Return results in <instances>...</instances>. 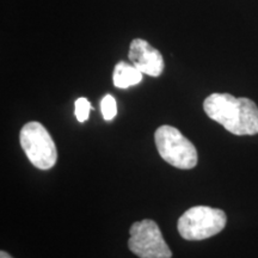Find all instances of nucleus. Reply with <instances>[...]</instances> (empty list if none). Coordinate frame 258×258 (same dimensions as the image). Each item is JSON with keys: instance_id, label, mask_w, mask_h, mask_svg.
Wrapping results in <instances>:
<instances>
[{"instance_id": "0eeeda50", "label": "nucleus", "mask_w": 258, "mask_h": 258, "mask_svg": "<svg viewBox=\"0 0 258 258\" xmlns=\"http://www.w3.org/2000/svg\"><path fill=\"white\" fill-rule=\"evenodd\" d=\"M143 74L144 73L140 72L134 64H129L121 61L115 66L112 82H114L116 88L127 89L140 83L143 80Z\"/></svg>"}, {"instance_id": "20e7f679", "label": "nucleus", "mask_w": 258, "mask_h": 258, "mask_svg": "<svg viewBox=\"0 0 258 258\" xmlns=\"http://www.w3.org/2000/svg\"><path fill=\"white\" fill-rule=\"evenodd\" d=\"M21 146L28 159L40 170H49L55 165L57 151L50 134L40 122L24 124L19 134Z\"/></svg>"}, {"instance_id": "9d476101", "label": "nucleus", "mask_w": 258, "mask_h": 258, "mask_svg": "<svg viewBox=\"0 0 258 258\" xmlns=\"http://www.w3.org/2000/svg\"><path fill=\"white\" fill-rule=\"evenodd\" d=\"M0 258H12V257L10 256L8 252H5V251H2V252H0Z\"/></svg>"}, {"instance_id": "7ed1b4c3", "label": "nucleus", "mask_w": 258, "mask_h": 258, "mask_svg": "<svg viewBox=\"0 0 258 258\" xmlns=\"http://www.w3.org/2000/svg\"><path fill=\"white\" fill-rule=\"evenodd\" d=\"M160 157L170 165L190 170L198 165V151L191 141L172 125H160L154 134Z\"/></svg>"}, {"instance_id": "423d86ee", "label": "nucleus", "mask_w": 258, "mask_h": 258, "mask_svg": "<svg viewBox=\"0 0 258 258\" xmlns=\"http://www.w3.org/2000/svg\"><path fill=\"white\" fill-rule=\"evenodd\" d=\"M128 57L140 72L151 77H159L165 67L160 51L143 38L132 41Z\"/></svg>"}, {"instance_id": "39448f33", "label": "nucleus", "mask_w": 258, "mask_h": 258, "mask_svg": "<svg viewBox=\"0 0 258 258\" xmlns=\"http://www.w3.org/2000/svg\"><path fill=\"white\" fill-rule=\"evenodd\" d=\"M128 247L139 258H171L172 252L167 246L157 222L150 219L137 221L129 230Z\"/></svg>"}, {"instance_id": "f257e3e1", "label": "nucleus", "mask_w": 258, "mask_h": 258, "mask_svg": "<svg viewBox=\"0 0 258 258\" xmlns=\"http://www.w3.org/2000/svg\"><path fill=\"white\" fill-rule=\"evenodd\" d=\"M203 110L232 134L239 137L258 134V106L249 98L212 93L203 102Z\"/></svg>"}, {"instance_id": "1a4fd4ad", "label": "nucleus", "mask_w": 258, "mask_h": 258, "mask_svg": "<svg viewBox=\"0 0 258 258\" xmlns=\"http://www.w3.org/2000/svg\"><path fill=\"white\" fill-rule=\"evenodd\" d=\"M91 109V103L85 97H80V98L77 99L76 103H74V114H76L77 120L79 122H85L89 118Z\"/></svg>"}, {"instance_id": "6e6552de", "label": "nucleus", "mask_w": 258, "mask_h": 258, "mask_svg": "<svg viewBox=\"0 0 258 258\" xmlns=\"http://www.w3.org/2000/svg\"><path fill=\"white\" fill-rule=\"evenodd\" d=\"M101 110L104 120L110 121L117 114V104H116L115 98L111 95H106L103 97L101 102Z\"/></svg>"}, {"instance_id": "f03ea898", "label": "nucleus", "mask_w": 258, "mask_h": 258, "mask_svg": "<svg viewBox=\"0 0 258 258\" xmlns=\"http://www.w3.org/2000/svg\"><path fill=\"white\" fill-rule=\"evenodd\" d=\"M227 217L225 212L208 206H195L182 214L177 222L180 237L185 240H203L224 230Z\"/></svg>"}]
</instances>
